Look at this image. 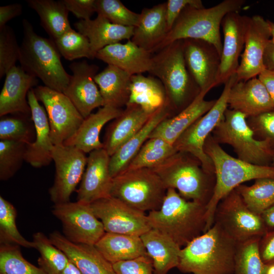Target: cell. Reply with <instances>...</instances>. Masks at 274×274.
Listing matches in <instances>:
<instances>
[{"mask_svg":"<svg viewBox=\"0 0 274 274\" xmlns=\"http://www.w3.org/2000/svg\"><path fill=\"white\" fill-rule=\"evenodd\" d=\"M238 243L217 224L182 248L177 268L193 274H234Z\"/></svg>","mask_w":274,"mask_h":274,"instance_id":"1","label":"cell"},{"mask_svg":"<svg viewBox=\"0 0 274 274\" xmlns=\"http://www.w3.org/2000/svg\"><path fill=\"white\" fill-rule=\"evenodd\" d=\"M204 151L213 163L215 177L213 193L206 205V232L214 224L216 209L224 197L244 182L262 178L274 179V166L254 164L234 158L226 152L211 135L204 143Z\"/></svg>","mask_w":274,"mask_h":274,"instance_id":"2","label":"cell"},{"mask_svg":"<svg viewBox=\"0 0 274 274\" xmlns=\"http://www.w3.org/2000/svg\"><path fill=\"white\" fill-rule=\"evenodd\" d=\"M206 206L187 200L173 188H168L158 210L149 212V224L171 238L180 247L186 246L204 232Z\"/></svg>","mask_w":274,"mask_h":274,"instance_id":"3","label":"cell"},{"mask_svg":"<svg viewBox=\"0 0 274 274\" xmlns=\"http://www.w3.org/2000/svg\"><path fill=\"white\" fill-rule=\"evenodd\" d=\"M156 53L152 56L149 73L163 84L171 112L178 113L201 91L186 65L183 40L175 41Z\"/></svg>","mask_w":274,"mask_h":274,"instance_id":"4","label":"cell"},{"mask_svg":"<svg viewBox=\"0 0 274 274\" xmlns=\"http://www.w3.org/2000/svg\"><path fill=\"white\" fill-rule=\"evenodd\" d=\"M23 37L19 61L27 74L40 79L44 86L63 92L71 75L64 68L54 41L38 35L27 19L22 21Z\"/></svg>","mask_w":274,"mask_h":274,"instance_id":"5","label":"cell"},{"mask_svg":"<svg viewBox=\"0 0 274 274\" xmlns=\"http://www.w3.org/2000/svg\"><path fill=\"white\" fill-rule=\"evenodd\" d=\"M245 3L244 0H224L209 8L186 7L156 52L177 40L194 39L212 43L221 55L222 42L220 28L222 20L229 13L238 12Z\"/></svg>","mask_w":274,"mask_h":274,"instance_id":"6","label":"cell"},{"mask_svg":"<svg viewBox=\"0 0 274 274\" xmlns=\"http://www.w3.org/2000/svg\"><path fill=\"white\" fill-rule=\"evenodd\" d=\"M168 188H173L187 200L206 206L211 199L215 177L206 173L191 155L177 152L152 168Z\"/></svg>","mask_w":274,"mask_h":274,"instance_id":"7","label":"cell"},{"mask_svg":"<svg viewBox=\"0 0 274 274\" xmlns=\"http://www.w3.org/2000/svg\"><path fill=\"white\" fill-rule=\"evenodd\" d=\"M212 136L219 144L231 146L242 160L259 165H271L274 149L268 142L256 138L247 117L239 111L227 109Z\"/></svg>","mask_w":274,"mask_h":274,"instance_id":"8","label":"cell"},{"mask_svg":"<svg viewBox=\"0 0 274 274\" xmlns=\"http://www.w3.org/2000/svg\"><path fill=\"white\" fill-rule=\"evenodd\" d=\"M167 188L151 168L125 170L113 178L111 196L143 212L160 209Z\"/></svg>","mask_w":274,"mask_h":274,"instance_id":"9","label":"cell"},{"mask_svg":"<svg viewBox=\"0 0 274 274\" xmlns=\"http://www.w3.org/2000/svg\"><path fill=\"white\" fill-rule=\"evenodd\" d=\"M237 81L235 74L224 84L221 94L213 107L197 120L177 140L174 146L177 152L188 153L196 158L203 169L215 176V170L211 159L204 151V143L211 133L224 118L228 107V96L230 88Z\"/></svg>","mask_w":274,"mask_h":274,"instance_id":"10","label":"cell"},{"mask_svg":"<svg viewBox=\"0 0 274 274\" xmlns=\"http://www.w3.org/2000/svg\"><path fill=\"white\" fill-rule=\"evenodd\" d=\"M214 223L238 244L261 238L268 230L261 215L251 211L235 189L218 203Z\"/></svg>","mask_w":274,"mask_h":274,"instance_id":"11","label":"cell"},{"mask_svg":"<svg viewBox=\"0 0 274 274\" xmlns=\"http://www.w3.org/2000/svg\"><path fill=\"white\" fill-rule=\"evenodd\" d=\"M33 90L46 111L52 144H63L76 132L84 118L63 92L45 86H37Z\"/></svg>","mask_w":274,"mask_h":274,"instance_id":"12","label":"cell"},{"mask_svg":"<svg viewBox=\"0 0 274 274\" xmlns=\"http://www.w3.org/2000/svg\"><path fill=\"white\" fill-rule=\"evenodd\" d=\"M52 158L55 171L53 184L49 189L50 199L54 204L69 202L81 181L87 157L76 147L62 144L54 145Z\"/></svg>","mask_w":274,"mask_h":274,"instance_id":"13","label":"cell"},{"mask_svg":"<svg viewBox=\"0 0 274 274\" xmlns=\"http://www.w3.org/2000/svg\"><path fill=\"white\" fill-rule=\"evenodd\" d=\"M52 213L61 222L63 235L72 242L95 245L106 232L90 204L77 201L56 204Z\"/></svg>","mask_w":274,"mask_h":274,"instance_id":"14","label":"cell"},{"mask_svg":"<svg viewBox=\"0 0 274 274\" xmlns=\"http://www.w3.org/2000/svg\"><path fill=\"white\" fill-rule=\"evenodd\" d=\"M90 207L106 232L141 236L151 229L145 212L113 196L97 200Z\"/></svg>","mask_w":274,"mask_h":274,"instance_id":"15","label":"cell"},{"mask_svg":"<svg viewBox=\"0 0 274 274\" xmlns=\"http://www.w3.org/2000/svg\"><path fill=\"white\" fill-rule=\"evenodd\" d=\"M183 53L187 68L201 91H210L217 85L221 55L213 44L200 39H184Z\"/></svg>","mask_w":274,"mask_h":274,"instance_id":"16","label":"cell"},{"mask_svg":"<svg viewBox=\"0 0 274 274\" xmlns=\"http://www.w3.org/2000/svg\"><path fill=\"white\" fill-rule=\"evenodd\" d=\"M69 68L73 73L63 93L70 99L84 118L96 108L104 105L102 97L94 81L98 66L86 60L74 62Z\"/></svg>","mask_w":274,"mask_h":274,"instance_id":"17","label":"cell"},{"mask_svg":"<svg viewBox=\"0 0 274 274\" xmlns=\"http://www.w3.org/2000/svg\"><path fill=\"white\" fill-rule=\"evenodd\" d=\"M270 40L268 20L258 15L249 17L244 52L236 73L237 82L255 78L265 68L263 56Z\"/></svg>","mask_w":274,"mask_h":274,"instance_id":"18","label":"cell"},{"mask_svg":"<svg viewBox=\"0 0 274 274\" xmlns=\"http://www.w3.org/2000/svg\"><path fill=\"white\" fill-rule=\"evenodd\" d=\"M110 156L104 148L89 153L85 172L77 191V201L90 204L111 196L113 178L110 170Z\"/></svg>","mask_w":274,"mask_h":274,"instance_id":"19","label":"cell"},{"mask_svg":"<svg viewBox=\"0 0 274 274\" xmlns=\"http://www.w3.org/2000/svg\"><path fill=\"white\" fill-rule=\"evenodd\" d=\"M248 19V16L241 15L236 12L227 14L222 20L224 39L217 85L225 84L237 72L239 65V57L244 49Z\"/></svg>","mask_w":274,"mask_h":274,"instance_id":"20","label":"cell"},{"mask_svg":"<svg viewBox=\"0 0 274 274\" xmlns=\"http://www.w3.org/2000/svg\"><path fill=\"white\" fill-rule=\"evenodd\" d=\"M27 100L36 136L35 141L26 146L25 161L34 167L40 168L48 165L52 161V151L54 145L51 139L46 111L40 104L33 88L28 91Z\"/></svg>","mask_w":274,"mask_h":274,"instance_id":"21","label":"cell"},{"mask_svg":"<svg viewBox=\"0 0 274 274\" xmlns=\"http://www.w3.org/2000/svg\"><path fill=\"white\" fill-rule=\"evenodd\" d=\"M228 105L247 118L274 110L272 101L265 86L256 77L236 81L230 89Z\"/></svg>","mask_w":274,"mask_h":274,"instance_id":"22","label":"cell"},{"mask_svg":"<svg viewBox=\"0 0 274 274\" xmlns=\"http://www.w3.org/2000/svg\"><path fill=\"white\" fill-rule=\"evenodd\" d=\"M6 75L0 94V116L15 113L31 116L27 94L38 84V78L16 65L11 68Z\"/></svg>","mask_w":274,"mask_h":274,"instance_id":"23","label":"cell"},{"mask_svg":"<svg viewBox=\"0 0 274 274\" xmlns=\"http://www.w3.org/2000/svg\"><path fill=\"white\" fill-rule=\"evenodd\" d=\"M49 238L83 274H117L113 264L101 254L94 245L72 242L57 231L52 232Z\"/></svg>","mask_w":274,"mask_h":274,"instance_id":"24","label":"cell"},{"mask_svg":"<svg viewBox=\"0 0 274 274\" xmlns=\"http://www.w3.org/2000/svg\"><path fill=\"white\" fill-rule=\"evenodd\" d=\"M151 54L130 40L125 44L108 45L98 51L95 58L109 65L115 66L130 75L150 72L152 67Z\"/></svg>","mask_w":274,"mask_h":274,"instance_id":"25","label":"cell"},{"mask_svg":"<svg viewBox=\"0 0 274 274\" xmlns=\"http://www.w3.org/2000/svg\"><path fill=\"white\" fill-rule=\"evenodd\" d=\"M209 90H201L194 99L176 115L162 120L153 130L149 138H159L174 145L179 136L197 120L207 113L217 99L206 100Z\"/></svg>","mask_w":274,"mask_h":274,"instance_id":"26","label":"cell"},{"mask_svg":"<svg viewBox=\"0 0 274 274\" xmlns=\"http://www.w3.org/2000/svg\"><path fill=\"white\" fill-rule=\"evenodd\" d=\"M152 114L138 105H126L122 113L107 127L102 142L104 149L110 156L112 155L145 125Z\"/></svg>","mask_w":274,"mask_h":274,"instance_id":"27","label":"cell"},{"mask_svg":"<svg viewBox=\"0 0 274 274\" xmlns=\"http://www.w3.org/2000/svg\"><path fill=\"white\" fill-rule=\"evenodd\" d=\"M166 3L144 8L139 25L130 40L151 54L156 52L168 32L166 17Z\"/></svg>","mask_w":274,"mask_h":274,"instance_id":"28","label":"cell"},{"mask_svg":"<svg viewBox=\"0 0 274 274\" xmlns=\"http://www.w3.org/2000/svg\"><path fill=\"white\" fill-rule=\"evenodd\" d=\"M122 111L121 108L110 106L99 108L96 112L84 118L76 132L63 145L76 147L85 154L104 148L99 139L102 128L108 122L118 117Z\"/></svg>","mask_w":274,"mask_h":274,"instance_id":"29","label":"cell"},{"mask_svg":"<svg viewBox=\"0 0 274 274\" xmlns=\"http://www.w3.org/2000/svg\"><path fill=\"white\" fill-rule=\"evenodd\" d=\"M74 26L78 32L88 39L95 56L108 45L123 40H130L135 28L113 24L99 15L93 20H80L75 23Z\"/></svg>","mask_w":274,"mask_h":274,"instance_id":"30","label":"cell"},{"mask_svg":"<svg viewBox=\"0 0 274 274\" xmlns=\"http://www.w3.org/2000/svg\"><path fill=\"white\" fill-rule=\"evenodd\" d=\"M140 236L152 260L154 274H167L177 268L182 248L171 238L152 228Z\"/></svg>","mask_w":274,"mask_h":274,"instance_id":"31","label":"cell"},{"mask_svg":"<svg viewBox=\"0 0 274 274\" xmlns=\"http://www.w3.org/2000/svg\"><path fill=\"white\" fill-rule=\"evenodd\" d=\"M171 113L167 105L154 112L145 125L110 156V170L113 178L126 169L153 130Z\"/></svg>","mask_w":274,"mask_h":274,"instance_id":"32","label":"cell"},{"mask_svg":"<svg viewBox=\"0 0 274 274\" xmlns=\"http://www.w3.org/2000/svg\"><path fill=\"white\" fill-rule=\"evenodd\" d=\"M131 75L112 65L94 77L104 100V106L120 108L126 106L130 94Z\"/></svg>","mask_w":274,"mask_h":274,"instance_id":"33","label":"cell"},{"mask_svg":"<svg viewBox=\"0 0 274 274\" xmlns=\"http://www.w3.org/2000/svg\"><path fill=\"white\" fill-rule=\"evenodd\" d=\"M94 246L112 264L147 255L141 236L138 235L106 232Z\"/></svg>","mask_w":274,"mask_h":274,"instance_id":"34","label":"cell"},{"mask_svg":"<svg viewBox=\"0 0 274 274\" xmlns=\"http://www.w3.org/2000/svg\"><path fill=\"white\" fill-rule=\"evenodd\" d=\"M127 104L138 105L147 112L153 114L167 105L163 84L154 76L146 77L142 74L131 76Z\"/></svg>","mask_w":274,"mask_h":274,"instance_id":"35","label":"cell"},{"mask_svg":"<svg viewBox=\"0 0 274 274\" xmlns=\"http://www.w3.org/2000/svg\"><path fill=\"white\" fill-rule=\"evenodd\" d=\"M29 6L38 14L42 27L54 41L72 29L69 11L61 1L28 0Z\"/></svg>","mask_w":274,"mask_h":274,"instance_id":"36","label":"cell"},{"mask_svg":"<svg viewBox=\"0 0 274 274\" xmlns=\"http://www.w3.org/2000/svg\"><path fill=\"white\" fill-rule=\"evenodd\" d=\"M177 152L173 145L162 139L149 138L125 170L154 168Z\"/></svg>","mask_w":274,"mask_h":274,"instance_id":"37","label":"cell"},{"mask_svg":"<svg viewBox=\"0 0 274 274\" xmlns=\"http://www.w3.org/2000/svg\"><path fill=\"white\" fill-rule=\"evenodd\" d=\"M247 207L261 215L274 204V179H258L251 186L241 184L235 189Z\"/></svg>","mask_w":274,"mask_h":274,"instance_id":"38","label":"cell"},{"mask_svg":"<svg viewBox=\"0 0 274 274\" xmlns=\"http://www.w3.org/2000/svg\"><path fill=\"white\" fill-rule=\"evenodd\" d=\"M4 116L0 119V140L28 145L35 141L36 131L31 116L22 113Z\"/></svg>","mask_w":274,"mask_h":274,"instance_id":"39","label":"cell"},{"mask_svg":"<svg viewBox=\"0 0 274 274\" xmlns=\"http://www.w3.org/2000/svg\"><path fill=\"white\" fill-rule=\"evenodd\" d=\"M32 242L40 254L38 259L39 267L46 274H60L66 267L69 259L61 250L56 247L43 233L38 232L33 235Z\"/></svg>","mask_w":274,"mask_h":274,"instance_id":"40","label":"cell"},{"mask_svg":"<svg viewBox=\"0 0 274 274\" xmlns=\"http://www.w3.org/2000/svg\"><path fill=\"white\" fill-rule=\"evenodd\" d=\"M260 238L238 244L235 256L234 274H264L266 265L259 251Z\"/></svg>","mask_w":274,"mask_h":274,"instance_id":"41","label":"cell"},{"mask_svg":"<svg viewBox=\"0 0 274 274\" xmlns=\"http://www.w3.org/2000/svg\"><path fill=\"white\" fill-rule=\"evenodd\" d=\"M17 212L14 206L0 196V243L35 248L32 241H29L19 232L16 224Z\"/></svg>","mask_w":274,"mask_h":274,"instance_id":"42","label":"cell"},{"mask_svg":"<svg viewBox=\"0 0 274 274\" xmlns=\"http://www.w3.org/2000/svg\"><path fill=\"white\" fill-rule=\"evenodd\" d=\"M0 274H46L23 256L20 246L1 244Z\"/></svg>","mask_w":274,"mask_h":274,"instance_id":"43","label":"cell"},{"mask_svg":"<svg viewBox=\"0 0 274 274\" xmlns=\"http://www.w3.org/2000/svg\"><path fill=\"white\" fill-rule=\"evenodd\" d=\"M54 42L60 55L66 60H73L83 57L90 59L95 58L88 39L72 28Z\"/></svg>","mask_w":274,"mask_h":274,"instance_id":"44","label":"cell"},{"mask_svg":"<svg viewBox=\"0 0 274 274\" xmlns=\"http://www.w3.org/2000/svg\"><path fill=\"white\" fill-rule=\"evenodd\" d=\"M26 144L0 141V180L7 181L20 168L25 161Z\"/></svg>","mask_w":274,"mask_h":274,"instance_id":"45","label":"cell"},{"mask_svg":"<svg viewBox=\"0 0 274 274\" xmlns=\"http://www.w3.org/2000/svg\"><path fill=\"white\" fill-rule=\"evenodd\" d=\"M96 6L97 15L113 24L134 27L139 24L141 14L129 10L119 0H96Z\"/></svg>","mask_w":274,"mask_h":274,"instance_id":"46","label":"cell"},{"mask_svg":"<svg viewBox=\"0 0 274 274\" xmlns=\"http://www.w3.org/2000/svg\"><path fill=\"white\" fill-rule=\"evenodd\" d=\"M20 46L14 30L8 25L0 28V78L6 75L19 60Z\"/></svg>","mask_w":274,"mask_h":274,"instance_id":"47","label":"cell"},{"mask_svg":"<svg viewBox=\"0 0 274 274\" xmlns=\"http://www.w3.org/2000/svg\"><path fill=\"white\" fill-rule=\"evenodd\" d=\"M255 136L269 143L274 149V110L247 118Z\"/></svg>","mask_w":274,"mask_h":274,"instance_id":"48","label":"cell"},{"mask_svg":"<svg viewBox=\"0 0 274 274\" xmlns=\"http://www.w3.org/2000/svg\"><path fill=\"white\" fill-rule=\"evenodd\" d=\"M112 264L117 274H154L153 262L148 254Z\"/></svg>","mask_w":274,"mask_h":274,"instance_id":"49","label":"cell"},{"mask_svg":"<svg viewBox=\"0 0 274 274\" xmlns=\"http://www.w3.org/2000/svg\"><path fill=\"white\" fill-rule=\"evenodd\" d=\"M166 3V17L168 31L172 29L180 14L186 7L190 6L197 9L204 8L200 0H168Z\"/></svg>","mask_w":274,"mask_h":274,"instance_id":"50","label":"cell"},{"mask_svg":"<svg viewBox=\"0 0 274 274\" xmlns=\"http://www.w3.org/2000/svg\"><path fill=\"white\" fill-rule=\"evenodd\" d=\"M96 0H62L66 9L81 20L90 19L96 11Z\"/></svg>","mask_w":274,"mask_h":274,"instance_id":"51","label":"cell"},{"mask_svg":"<svg viewBox=\"0 0 274 274\" xmlns=\"http://www.w3.org/2000/svg\"><path fill=\"white\" fill-rule=\"evenodd\" d=\"M259 251L261 259L266 265L274 264V228L268 230L260 238Z\"/></svg>","mask_w":274,"mask_h":274,"instance_id":"52","label":"cell"},{"mask_svg":"<svg viewBox=\"0 0 274 274\" xmlns=\"http://www.w3.org/2000/svg\"><path fill=\"white\" fill-rule=\"evenodd\" d=\"M22 12V6L15 3L0 7V28L6 25L12 19L18 16Z\"/></svg>","mask_w":274,"mask_h":274,"instance_id":"53","label":"cell"},{"mask_svg":"<svg viewBox=\"0 0 274 274\" xmlns=\"http://www.w3.org/2000/svg\"><path fill=\"white\" fill-rule=\"evenodd\" d=\"M258 76L267 91L274 106V72L264 68Z\"/></svg>","mask_w":274,"mask_h":274,"instance_id":"54","label":"cell"},{"mask_svg":"<svg viewBox=\"0 0 274 274\" xmlns=\"http://www.w3.org/2000/svg\"><path fill=\"white\" fill-rule=\"evenodd\" d=\"M263 64L265 69L274 72V43L270 40L264 52Z\"/></svg>","mask_w":274,"mask_h":274,"instance_id":"55","label":"cell"},{"mask_svg":"<svg viewBox=\"0 0 274 274\" xmlns=\"http://www.w3.org/2000/svg\"><path fill=\"white\" fill-rule=\"evenodd\" d=\"M262 219L268 229L274 228V204L265 211L262 214Z\"/></svg>","mask_w":274,"mask_h":274,"instance_id":"56","label":"cell"},{"mask_svg":"<svg viewBox=\"0 0 274 274\" xmlns=\"http://www.w3.org/2000/svg\"><path fill=\"white\" fill-rule=\"evenodd\" d=\"M60 274H83L78 267L70 260L64 269Z\"/></svg>","mask_w":274,"mask_h":274,"instance_id":"57","label":"cell"},{"mask_svg":"<svg viewBox=\"0 0 274 274\" xmlns=\"http://www.w3.org/2000/svg\"><path fill=\"white\" fill-rule=\"evenodd\" d=\"M268 21L270 28V41L274 43V22L269 20H268Z\"/></svg>","mask_w":274,"mask_h":274,"instance_id":"58","label":"cell"},{"mask_svg":"<svg viewBox=\"0 0 274 274\" xmlns=\"http://www.w3.org/2000/svg\"><path fill=\"white\" fill-rule=\"evenodd\" d=\"M264 274H274V264L266 265Z\"/></svg>","mask_w":274,"mask_h":274,"instance_id":"59","label":"cell"},{"mask_svg":"<svg viewBox=\"0 0 274 274\" xmlns=\"http://www.w3.org/2000/svg\"><path fill=\"white\" fill-rule=\"evenodd\" d=\"M271 165L272 166H274V157H273V158H272V162H271Z\"/></svg>","mask_w":274,"mask_h":274,"instance_id":"60","label":"cell"}]
</instances>
